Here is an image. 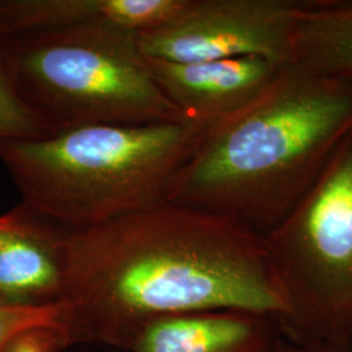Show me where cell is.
Returning <instances> with one entry per match:
<instances>
[{
  "mask_svg": "<svg viewBox=\"0 0 352 352\" xmlns=\"http://www.w3.org/2000/svg\"><path fill=\"white\" fill-rule=\"evenodd\" d=\"M56 305L64 347L126 351L166 316L243 311L277 321L285 314L264 235L167 200L100 226L64 228Z\"/></svg>",
  "mask_w": 352,
  "mask_h": 352,
  "instance_id": "obj_1",
  "label": "cell"
},
{
  "mask_svg": "<svg viewBox=\"0 0 352 352\" xmlns=\"http://www.w3.org/2000/svg\"><path fill=\"white\" fill-rule=\"evenodd\" d=\"M351 132L352 81L287 64L260 97L208 128L167 201L266 235Z\"/></svg>",
  "mask_w": 352,
  "mask_h": 352,
  "instance_id": "obj_2",
  "label": "cell"
},
{
  "mask_svg": "<svg viewBox=\"0 0 352 352\" xmlns=\"http://www.w3.org/2000/svg\"><path fill=\"white\" fill-rule=\"evenodd\" d=\"M209 126H81L0 141V161L23 204L58 226L84 230L166 201Z\"/></svg>",
  "mask_w": 352,
  "mask_h": 352,
  "instance_id": "obj_3",
  "label": "cell"
},
{
  "mask_svg": "<svg viewBox=\"0 0 352 352\" xmlns=\"http://www.w3.org/2000/svg\"><path fill=\"white\" fill-rule=\"evenodd\" d=\"M13 38L19 94L51 135L189 120L153 81L138 32L89 25Z\"/></svg>",
  "mask_w": 352,
  "mask_h": 352,
  "instance_id": "obj_4",
  "label": "cell"
},
{
  "mask_svg": "<svg viewBox=\"0 0 352 352\" xmlns=\"http://www.w3.org/2000/svg\"><path fill=\"white\" fill-rule=\"evenodd\" d=\"M265 236L285 338L352 340V132L322 174Z\"/></svg>",
  "mask_w": 352,
  "mask_h": 352,
  "instance_id": "obj_5",
  "label": "cell"
},
{
  "mask_svg": "<svg viewBox=\"0 0 352 352\" xmlns=\"http://www.w3.org/2000/svg\"><path fill=\"white\" fill-rule=\"evenodd\" d=\"M304 0H187L170 21L138 32L144 56L175 63L258 56L291 64Z\"/></svg>",
  "mask_w": 352,
  "mask_h": 352,
  "instance_id": "obj_6",
  "label": "cell"
},
{
  "mask_svg": "<svg viewBox=\"0 0 352 352\" xmlns=\"http://www.w3.org/2000/svg\"><path fill=\"white\" fill-rule=\"evenodd\" d=\"M142 62L180 113L209 126L260 97L287 65L258 56L175 63L142 55Z\"/></svg>",
  "mask_w": 352,
  "mask_h": 352,
  "instance_id": "obj_7",
  "label": "cell"
},
{
  "mask_svg": "<svg viewBox=\"0 0 352 352\" xmlns=\"http://www.w3.org/2000/svg\"><path fill=\"white\" fill-rule=\"evenodd\" d=\"M63 232L20 204L0 215V298L26 305L56 302L63 285Z\"/></svg>",
  "mask_w": 352,
  "mask_h": 352,
  "instance_id": "obj_8",
  "label": "cell"
},
{
  "mask_svg": "<svg viewBox=\"0 0 352 352\" xmlns=\"http://www.w3.org/2000/svg\"><path fill=\"white\" fill-rule=\"evenodd\" d=\"M187 0H0V34H26L113 25L141 32L161 25Z\"/></svg>",
  "mask_w": 352,
  "mask_h": 352,
  "instance_id": "obj_9",
  "label": "cell"
},
{
  "mask_svg": "<svg viewBox=\"0 0 352 352\" xmlns=\"http://www.w3.org/2000/svg\"><path fill=\"white\" fill-rule=\"evenodd\" d=\"M282 338L270 316L217 311L166 316L144 327L129 352H272Z\"/></svg>",
  "mask_w": 352,
  "mask_h": 352,
  "instance_id": "obj_10",
  "label": "cell"
},
{
  "mask_svg": "<svg viewBox=\"0 0 352 352\" xmlns=\"http://www.w3.org/2000/svg\"><path fill=\"white\" fill-rule=\"evenodd\" d=\"M307 58L327 75L352 81V0H322L307 30Z\"/></svg>",
  "mask_w": 352,
  "mask_h": 352,
  "instance_id": "obj_11",
  "label": "cell"
},
{
  "mask_svg": "<svg viewBox=\"0 0 352 352\" xmlns=\"http://www.w3.org/2000/svg\"><path fill=\"white\" fill-rule=\"evenodd\" d=\"M13 56L14 38L0 34V141L50 136L19 94Z\"/></svg>",
  "mask_w": 352,
  "mask_h": 352,
  "instance_id": "obj_12",
  "label": "cell"
},
{
  "mask_svg": "<svg viewBox=\"0 0 352 352\" xmlns=\"http://www.w3.org/2000/svg\"><path fill=\"white\" fill-rule=\"evenodd\" d=\"M59 309L56 302L26 305L0 298V352L17 334L33 327H58Z\"/></svg>",
  "mask_w": 352,
  "mask_h": 352,
  "instance_id": "obj_13",
  "label": "cell"
},
{
  "mask_svg": "<svg viewBox=\"0 0 352 352\" xmlns=\"http://www.w3.org/2000/svg\"><path fill=\"white\" fill-rule=\"evenodd\" d=\"M63 349L56 327H33L17 334L3 352H59Z\"/></svg>",
  "mask_w": 352,
  "mask_h": 352,
  "instance_id": "obj_14",
  "label": "cell"
},
{
  "mask_svg": "<svg viewBox=\"0 0 352 352\" xmlns=\"http://www.w3.org/2000/svg\"><path fill=\"white\" fill-rule=\"evenodd\" d=\"M273 352H352V340L347 342H298L282 336Z\"/></svg>",
  "mask_w": 352,
  "mask_h": 352,
  "instance_id": "obj_15",
  "label": "cell"
},
{
  "mask_svg": "<svg viewBox=\"0 0 352 352\" xmlns=\"http://www.w3.org/2000/svg\"><path fill=\"white\" fill-rule=\"evenodd\" d=\"M278 342H279V340H278ZM272 352H273V351H272Z\"/></svg>",
  "mask_w": 352,
  "mask_h": 352,
  "instance_id": "obj_16",
  "label": "cell"
}]
</instances>
